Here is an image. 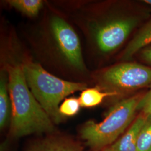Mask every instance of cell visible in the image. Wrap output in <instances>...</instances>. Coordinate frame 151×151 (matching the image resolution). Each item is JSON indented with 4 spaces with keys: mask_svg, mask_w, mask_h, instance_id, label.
Segmentation results:
<instances>
[{
    "mask_svg": "<svg viewBox=\"0 0 151 151\" xmlns=\"http://www.w3.org/2000/svg\"><path fill=\"white\" fill-rule=\"evenodd\" d=\"M9 91L12 113L10 133L15 138L34 134H52L54 123L38 103L27 86L22 65H8Z\"/></svg>",
    "mask_w": 151,
    "mask_h": 151,
    "instance_id": "obj_1",
    "label": "cell"
},
{
    "mask_svg": "<svg viewBox=\"0 0 151 151\" xmlns=\"http://www.w3.org/2000/svg\"><path fill=\"white\" fill-rule=\"evenodd\" d=\"M22 65L27 86L34 96L54 124H60L65 118L59 111L61 101L70 94L85 90L86 84L62 80L32 61Z\"/></svg>",
    "mask_w": 151,
    "mask_h": 151,
    "instance_id": "obj_2",
    "label": "cell"
},
{
    "mask_svg": "<svg viewBox=\"0 0 151 151\" xmlns=\"http://www.w3.org/2000/svg\"><path fill=\"white\" fill-rule=\"evenodd\" d=\"M142 96L123 99L110 109L103 121L90 120L83 124L80 134L86 145L99 151L113 145L134 122Z\"/></svg>",
    "mask_w": 151,
    "mask_h": 151,
    "instance_id": "obj_3",
    "label": "cell"
},
{
    "mask_svg": "<svg viewBox=\"0 0 151 151\" xmlns=\"http://www.w3.org/2000/svg\"><path fill=\"white\" fill-rule=\"evenodd\" d=\"M44 29L46 45L54 58L70 70L85 72L80 38L68 22L54 14L49 16Z\"/></svg>",
    "mask_w": 151,
    "mask_h": 151,
    "instance_id": "obj_4",
    "label": "cell"
},
{
    "mask_svg": "<svg viewBox=\"0 0 151 151\" xmlns=\"http://www.w3.org/2000/svg\"><path fill=\"white\" fill-rule=\"evenodd\" d=\"M138 24L133 16L86 17L85 30L92 45L101 54H109L119 48Z\"/></svg>",
    "mask_w": 151,
    "mask_h": 151,
    "instance_id": "obj_5",
    "label": "cell"
},
{
    "mask_svg": "<svg viewBox=\"0 0 151 151\" xmlns=\"http://www.w3.org/2000/svg\"><path fill=\"white\" fill-rule=\"evenodd\" d=\"M98 86L104 91L120 96L151 86V68L134 62H123L103 70L96 76Z\"/></svg>",
    "mask_w": 151,
    "mask_h": 151,
    "instance_id": "obj_6",
    "label": "cell"
},
{
    "mask_svg": "<svg viewBox=\"0 0 151 151\" xmlns=\"http://www.w3.org/2000/svg\"><path fill=\"white\" fill-rule=\"evenodd\" d=\"M27 151H84L78 142L67 137L52 136L39 140Z\"/></svg>",
    "mask_w": 151,
    "mask_h": 151,
    "instance_id": "obj_7",
    "label": "cell"
},
{
    "mask_svg": "<svg viewBox=\"0 0 151 151\" xmlns=\"http://www.w3.org/2000/svg\"><path fill=\"white\" fill-rule=\"evenodd\" d=\"M147 118L145 115L140 113L122 136L111 145L114 151H137V138Z\"/></svg>",
    "mask_w": 151,
    "mask_h": 151,
    "instance_id": "obj_8",
    "label": "cell"
},
{
    "mask_svg": "<svg viewBox=\"0 0 151 151\" xmlns=\"http://www.w3.org/2000/svg\"><path fill=\"white\" fill-rule=\"evenodd\" d=\"M11 101L9 91V77L6 70L1 72L0 77V128L4 130L10 124Z\"/></svg>",
    "mask_w": 151,
    "mask_h": 151,
    "instance_id": "obj_9",
    "label": "cell"
},
{
    "mask_svg": "<svg viewBox=\"0 0 151 151\" xmlns=\"http://www.w3.org/2000/svg\"><path fill=\"white\" fill-rule=\"evenodd\" d=\"M151 43V20L137 32L128 44L122 55V60H129L135 53Z\"/></svg>",
    "mask_w": 151,
    "mask_h": 151,
    "instance_id": "obj_10",
    "label": "cell"
},
{
    "mask_svg": "<svg viewBox=\"0 0 151 151\" xmlns=\"http://www.w3.org/2000/svg\"><path fill=\"white\" fill-rule=\"evenodd\" d=\"M107 97H114V95L113 93L104 91L96 87L87 88L81 91L78 100L81 107L91 108L100 105Z\"/></svg>",
    "mask_w": 151,
    "mask_h": 151,
    "instance_id": "obj_11",
    "label": "cell"
},
{
    "mask_svg": "<svg viewBox=\"0 0 151 151\" xmlns=\"http://www.w3.org/2000/svg\"><path fill=\"white\" fill-rule=\"evenodd\" d=\"M6 3L22 14L30 17L37 16L44 6V2L42 0H9Z\"/></svg>",
    "mask_w": 151,
    "mask_h": 151,
    "instance_id": "obj_12",
    "label": "cell"
},
{
    "mask_svg": "<svg viewBox=\"0 0 151 151\" xmlns=\"http://www.w3.org/2000/svg\"><path fill=\"white\" fill-rule=\"evenodd\" d=\"M137 151H151V116H147L137 138Z\"/></svg>",
    "mask_w": 151,
    "mask_h": 151,
    "instance_id": "obj_13",
    "label": "cell"
},
{
    "mask_svg": "<svg viewBox=\"0 0 151 151\" xmlns=\"http://www.w3.org/2000/svg\"><path fill=\"white\" fill-rule=\"evenodd\" d=\"M81 105L78 98L68 97L60 104L59 111L63 118L71 117L76 115L80 110Z\"/></svg>",
    "mask_w": 151,
    "mask_h": 151,
    "instance_id": "obj_14",
    "label": "cell"
},
{
    "mask_svg": "<svg viewBox=\"0 0 151 151\" xmlns=\"http://www.w3.org/2000/svg\"><path fill=\"white\" fill-rule=\"evenodd\" d=\"M137 111L146 116H151V86L150 90L141 97L137 106Z\"/></svg>",
    "mask_w": 151,
    "mask_h": 151,
    "instance_id": "obj_15",
    "label": "cell"
},
{
    "mask_svg": "<svg viewBox=\"0 0 151 151\" xmlns=\"http://www.w3.org/2000/svg\"><path fill=\"white\" fill-rule=\"evenodd\" d=\"M141 56L145 62L151 65V47L143 49L141 53Z\"/></svg>",
    "mask_w": 151,
    "mask_h": 151,
    "instance_id": "obj_16",
    "label": "cell"
},
{
    "mask_svg": "<svg viewBox=\"0 0 151 151\" xmlns=\"http://www.w3.org/2000/svg\"><path fill=\"white\" fill-rule=\"evenodd\" d=\"M99 151H114V150L112 146H110L106 147V148H104L103 150Z\"/></svg>",
    "mask_w": 151,
    "mask_h": 151,
    "instance_id": "obj_17",
    "label": "cell"
},
{
    "mask_svg": "<svg viewBox=\"0 0 151 151\" xmlns=\"http://www.w3.org/2000/svg\"><path fill=\"white\" fill-rule=\"evenodd\" d=\"M144 2L147 4H148L151 6V0H145V1H144Z\"/></svg>",
    "mask_w": 151,
    "mask_h": 151,
    "instance_id": "obj_18",
    "label": "cell"
}]
</instances>
